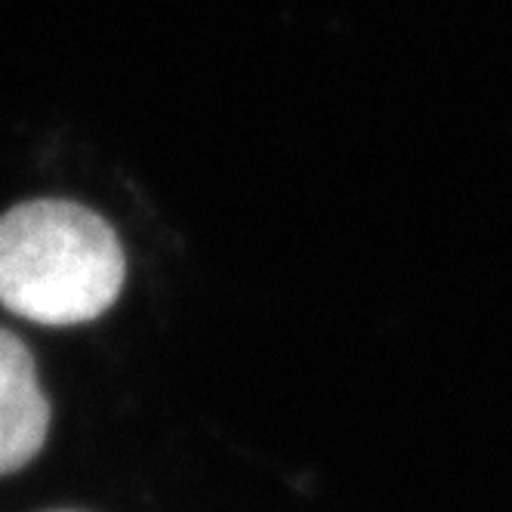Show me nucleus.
<instances>
[{
    "label": "nucleus",
    "mask_w": 512,
    "mask_h": 512,
    "mask_svg": "<svg viewBox=\"0 0 512 512\" xmlns=\"http://www.w3.org/2000/svg\"><path fill=\"white\" fill-rule=\"evenodd\" d=\"M56 512H65V509H56Z\"/></svg>",
    "instance_id": "obj_3"
},
{
    "label": "nucleus",
    "mask_w": 512,
    "mask_h": 512,
    "mask_svg": "<svg viewBox=\"0 0 512 512\" xmlns=\"http://www.w3.org/2000/svg\"><path fill=\"white\" fill-rule=\"evenodd\" d=\"M50 401L28 346L0 327V475L25 469L47 445Z\"/></svg>",
    "instance_id": "obj_2"
},
{
    "label": "nucleus",
    "mask_w": 512,
    "mask_h": 512,
    "mask_svg": "<svg viewBox=\"0 0 512 512\" xmlns=\"http://www.w3.org/2000/svg\"><path fill=\"white\" fill-rule=\"evenodd\" d=\"M127 278L118 232L96 210L38 198L0 216V306L44 324L75 327L115 306Z\"/></svg>",
    "instance_id": "obj_1"
}]
</instances>
